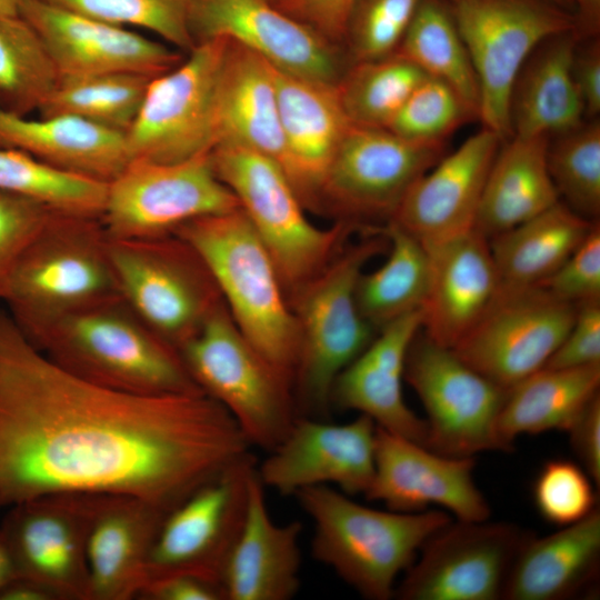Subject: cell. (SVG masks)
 Masks as SVG:
<instances>
[{
  "instance_id": "obj_1",
  "label": "cell",
  "mask_w": 600,
  "mask_h": 600,
  "mask_svg": "<svg viewBox=\"0 0 600 600\" xmlns=\"http://www.w3.org/2000/svg\"><path fill=\"white\" fill-rule=\"evenodd\" d=\"M204 392L136 394L64 370L0 308V509L51 493L126 494L168 512L250 453Z\"/></svg>"
},
{
  "instance_id": "obj_2",
  "label": "cell",
  "mask_w": 600,
  "mask_h": 600,
  "mask_svg": "<svg viewBox=\"0 0 600 600\" xmlns=\"http://www.w3.org/2000/svg\"><path fill=\"white\" fill-rule=\"evenodd\" d=\"M23 333L51 361L104 388L136 394L201 391L179 351L120 296L66 311Z\"/></svg>"
},
{
  "instance_id": "obj_3",
  "label": "cell",
  "mask_w": 600,
  "mask_h": 600,
  "mask_svg": "<svg viewBox=\"0 0 600 600\" xmlns=\"http://www.w3.org/2000/svg\"><path fill=\"white\" fill-rule=\"evenodd\" d=\"M173 233L200 254L243 337L293 387L298 323L278 268L242 209L197 218Z\"/></svg>"
},
{
  "instance_id": "obj_4",
  "label": "cell",
  "mask_w": 600,
  "mask_h": 600,
  "mask_svg": "<svg viewBox=\"0 0 600 600\" xmlns=\"http://www.w3.org/2000/svg\"><path fill=\"white\" fill-rule=\"evenodd\" d=\"M293 497L313 522V558L370 600L394 597L398 577L424 541L452 520L438 509H373L330 486L307 487Z\"/></svg>"
},
{
  "instance_id": "obj_5",
  "label": "cell",
  "mask_w": 600,
  "mask_h": 600,
  "mask_svg": "<svg viewBox=\"0 0 600 600\" xmlns=\"http://www.w3.org/2000/svg\"><path fill=\"white\" fill-rule=\"evenodd\" d=\"M387 246L380 231H370L289 294L300 333L293 376L298 416L326 419L337 377L376 337L359 311L356 288L367 262Z\"/></svg>"
},
{
  "instance_id": "obj_6",
  "label": "cell",
  "mask_w": 600,
  "mask_h": 600,
  "mask_svg": "<svg viewBox=\"0 0 600 600\" xmlns=\"http://www.w3.org/2000/svg\"><path fill=\"white\" fill-rule=\"evenodd\" d=\"M120 296L99 217L56 211L20 258L0 301L22 332Z\"/></svg>"
},
{
  "instance_id": "obj_7",
  "label": "cell",
  "mask_w": 600,
  "mask_h": 600,
  "mask_svg": "<svg viewBox=\"0 0 600 600\" xmlns=\"http://www.w3.org/2000/svg\"><path fill=\"white\" fill-rule=\"evenodd\" d=\"M218 178L236 196L240 208L270 252L287 296L321 271L366 227L337 221L316 227L278 162L238 144H219L211 151Z\"/></svg>"
},
{
  "instance_id": "obj_8",
  "label": "cell",
  "mask_w": 600,
  "mask_h": 600,
  "mask_svg": "<svg viewBox=\"0 0 600 600\" xmlns=\"http://www.w3.org/2000/svg\"><path fill=\"white\" fill-rule=\"evenodd\" d=\"M196 384L233 418L250 443L272 451L298 412L292 383L243 337L222 302L180 349Z\"/></svg>"
},
{
  "instance_id": "obj_9",
  "label": "cell",
  "mask_w": 600,
  "mask_h": 600,
  "mask_svg": "<svg viewBox=\"0 0 600 600\" xmlns=\"http://www.w3.org/2000/svg\"><path fill=\"white\" fill-rule=\"evenodd\" d=\"M109 254L122 300L178 351L223 302L200 254L176 233L109 238Z\"/></svg>"
},
{
  "instance_id": "obj_10",
  "label": "cell",
  "mask_w": 600,
  "mask_h": 600,
  "mask_svg": "<svg viewBox=\"0 0 600 600\" xmlns=\"http://www.w3.org/2000/svg\"><path fill=\"white\" fill-rule=\"evenodd\" d=\"M479 86V119L512 137L510 97L527 58L544 39L576 30L573 14L552 0H448Z\"/></svg>"
},
{
  "instance_id": "obj_11",
  "label": "cell",
  "mask_w": 600,
  "mask_h": 600,
  "mask_svg": "<svg viewBox=\"0 0 600 600\" xmlns=\"http://www.w3.org/2000/svg\"><path fill=\"white\" fill-rule=\"evenodd\" d=\"M240 208L210 151L176 162L131 159L109 182L99 219L109 238L173 233L182 224Z\"/></svg>"
},
{
  "instance_id": "obj_12",
  "label": "cell",
  "mask_w": 600,
  "mask_h": 600,
  "mask_svg": "<svg viewBox=\"0 0 600 600\" xmlns=\"http://www.w3.org/2000/svg\"><path fill=\"white\" fill-rule=\"evenodd\" d=\"M404 380L428 417L427 448L459 458L510 451L498 433V418L508 391L452 349L419 332L407 354Z\"/></svg>"
},
{
  "instance_id": "obj_13",
  "label": "cell",
  "mask_w": 600,
  "mask_h": 600,
  "mask_svg": "<svg viewBox=\"0 0 600 600\" xmlns=\"http://www.w3.org/2000/svg\"><path fill=\"white\" fill-rule=\"evenodd\" d=\"M444 153L387 128L350 123L322 182L317 210L364 226L392 218L410 187Z\"/></svg>"
},
{
  "instance_id": "obj_14",
  "label": "cell",
  "mask_w": 600,
  "mask_h": 600,
  "mask_svg": "<svg viewBox=\"0 0 600 600\" xmlns=\"http://www.w3.org/2000/svg\"><path fill=\"white\" fill-rule=\"evenodd\" d=\"M228 39L196 46L166 73L151 79L126 132L130 159L181 161L214 147V93Z\"/></svg>"
},
{
  "instance_id": "obj_15",
  "label": "cell",
  "mask_w": 600,
  "mask_h": 600,
  "mask_svg": "<svg viewBox=\"0 0 600 600\" xmlns=\"http://www.w3.org/2000/svg\"><path fill=\"white\" fill-rule=\"evenodd\" d=\"M96 493H51L7 508L0 534L14 578L44 587L54 600H90L87 541Z\"/></svg>"
},
{
  "instance_id": "obj_16",
  "label": "cell",
  "mask_w": 600,
  "mask_h": 600,
  "mask_svg": "<svg viewBox=\"0 0 600 600\" xmlns=\"http://www.w3.org/2000/svg\"><path fill=\"white\" fill-rule=\"evenodd\" d=\"M513 523L451 520L429 537L396 587L400 600H497L531 536Z\"/></svg>"
},
{
  "instance_id": "obj_17",
  "label": "cell",
  "mask_w": 600,
  "mask_h": 600,
  "mask_svg": "<svg viewBox=\"0 0 600 600\" xmlns=\"http://www.w3.org/2000/svg\"><path fill=\"white\" fill-rule=\"evenodd\" d=\"M256 469L249 453L166 516L148 560L146 587L179 573L221 584L223 567L244 521Z\"/></svg>"
},
{
  "instance_id": "obj_18",
  "label": "cell",
  "mask_w": 600,
  "mask_h": 600,
  "mask_svg": "<svg viewBox=\"0 0 600 600\" xmlns=\"http://www.w3.org/2000/svg\"><path fill=\"white\" fill-rule=\"evenodd\" d=\"M577 306L541 287L501 289L477 326L452 349L510 390L542 369L569 332Z\"/></svg>"
},
{
  "instance_id": "obj_19",
  "label": "cell",
  "mask_w": 600,
  "mask_h": 600,
  "mask_svg": "<svg viewBox=\"0 0 600 600\" xmlns=\"http://www.w3.org/2000/svg\"><path fill=\"white\" fill-rule=\"evenodd\" d=\"M194 43L223 37L274 68L337 84L352 63L336 44L280 10L270 0H188Z\"/></svg>"
},
{
  "instance_id": "obj_20",
  "label": "cell",
  "mask_w": 600,
  "mask_h": 600,
  "mask_svg": "<svg viewBox=\"0 0 600 600\" xmlns=\"http://www.w3.org/2000/svg\"><path fill=\"white\" fill-rule=\"evenodd\" d=\"M376 434L377 424L364 414L340 424L299 416L257 466L258 476L281 496L329 484L348 496H364L374 474Z\"/></svg>"
},
{
  "instance_id": "obj_21",
  "label": "cell",
  "mask_w": 600,
  "mask_h": 600,
  "mask_svg": "<svg viewBox=\"0 0 600 600\" xmlns=\"http://www.w3.org/2000/svg\"><path fill=\"white\" fill-rule=\"evenodd\" d=\"M474 457L444 456L377 426L374 474L364 497L398 512L438 506L458 520H489L490 506L474 482Z\"/></svg>"
},
{
  "instance_id": "obj_22",
  "label": "cell",
  "mask_w": 600,
  "mask_h": 600,
  "mask_svg": "<svg viewBox=\"0 0 600 600\" xmlns=\"http://www.w3.org/2000/svg\"><path fill=\"white\" fill-rule=\"evenodd\" d=\"M19 16L38 33L59 77L132 72L157 77L183 60L176 48L44 0H21Z\"/></svg>"
},
{
  "instance_id": "obj_23",
  "label": "cell",
  "mask_w": 600,
  "mask_h": 600,
  "mask_svg": "<svg viewBox=\"0 0 600 600\" xmlns=\"http://www.w3.org/2000/svg\"><path fill=\"white\" fill-rule=\"evenodd\" d=\"M502 142L486 128L470 136L410 187L388 222L424 247L473 230L484 183Z\"/></svg>"
},
{
  "instance_id": "obj_24",
  "label": "cell",
  "mask_w": 600,
  "mask_h": 600,
  "mask_svg": "<svg viewBox=\"0 0 600 600\" xmlns=\"http://www.w3.org/2000/svg\"><path fill=\"white\" fill-rule=\"evenodd\" d=\"M421 326L420 309L379 329L371 343L337 377L330 406L358 411L378 427L427 447V422L407 406L402 392L407 354Z\"/></svg>"
},
{
  "instance_id": "obj_25",
  "label": "cell",
  "mask_w": 600,
  "mask_h": 600,
  "mask_svg": "<svg viewBox=\"0 0 600 600\" xmlns=\"http://www.w3.org/2000/svg\"><path fill=\"white\" fill-rule=\"evenodd\" d=\"M426 249L430 282L421 330L433 342L453 349L497 299L500 278L489 239L476 229Z\"/></svg>"
},
{
  "instance_id": "obj_26",
  "label": "cell",
  "mask_w": 600,
  "mask_h": 600,
  "mask_svg": "<svg viewBox=\"0 0 600 600\" xmlns=\"http://www.w3.org/2000/svg\"><path fill=\"white\" fill-rule=\"evenodd\" d=\"M273 72L283 137L281 168L302 204L317 210L322 182L351 122L338 83L301 78L274 67Z\"/></svg>"
},
{
  "instance_id": "obj_27",
  "label": "cell",
  "mask_w": 600,
  "mask_h": 600,
  "mask_svg": "<svg viewBox=\"0 0 600 600\" xmlns=\"http://www.w3.org/2000/svg\"><path fill=\"white\" fill-rule=\"evenodd\" d=\"M169 512L137 497L98 494L87 541L90 600L139 599Z\"/></svg>"
},
{
  "instance_id": "obj_28",
  "label": "cell",
  "mask_w": 600,
  "mask_h": 600,
  "mask_svg": "<svg viewBox=\"0 0 600 600\" xmlns=\"http://www.w3.org/2000/svg\"><path fill=\"white\" fill-rule=\"evenodd\" d=\"M253 473L244 521L221 574L226 600H289L300 589V521L276 523Z\"/></svg>"
},
{
  "instance_id": "obj_29",
  "label": "cell",
  "mask_w": 600,
  "mask_h": 600,
  "mask_svg": "<svg viewBox=\"0 0 600 600\" xmlns=\"http://www.w3.org/2000/svg\"><path fill=\"white\" fill-rule=\"evenodd\" d=\"M213 134L214 147L242 146L281 167L283 137L273 67L229 39L216 86Z\"/></svg>"
},
{
  "instance_id": "obj_30",
  "label": "cell",
  "mask_w": 600,
  "mask_h": 600,
  "mask_svg": "<svg viewBox=\"0 0 600 600\" xmlns=\"http://www.w3.org/2000/svg\"><path fill=\"white\" fill-rule=\"evenodd\" d=\"M0 147L102 182H109L131 160L126 133L72 116L30 119L1 104Z\"/></svg>"
},
{
  "instance_id": "obj_31",
  "label": "cell",
  "mask_w": 600,
  "mask_h": 600,
  "mask_svg": "<svg viewBox=\"0 0 600 600\" xmlns=\"http://www.w3.org/2000/svg\"><path fill=\"white\" fill-rule=\"evenodd\" d=\"M600 563V511L537 538L533 533L518 551L501 599L561 600L590 588Z\"/></svg>"
},
{
  "instance_id": "obj_32",
  "label": "cell",
  "mask_w": 600,
  "mask_h": 600,
  "mask_svg": "<svg viewBox=\"0 0 600 600\" xmlns=\"http://www.w3.org/2000/svg\"><path fill=\"white\" fill-rule=\"evenodd\" d=\"M572 29L539 43L521 67L510 97L512 136H559L583 122L584 109L571 71L579 39Z\"/></svg>"
},
{
  "instance_id": "obj_33",
  "label": "cell",
  "mask_w": 600,
  "mask_h": 600,
  "mask_svg": "<svg viewBox=\"0 0 600 600\" xmlns=\"http://www.w3.org/2000/svg\"><path fill=\"white\" fill-rule=\"evenodd\" d=\"M549 140L513 134L501 143L484 183L478 232L490 239L561 201L548 169Z\"/></svg>"
},
{
  "instance_id": "obj_34",
  "label": "cell",
  "mask_w": 600,
  "mask_h": 600,
  "mask_svg": "<svg viewBox=\"0 0 600 600\" xmlns=\"http://www.w3.org/2000/svg\"><path fill=\"white\" fill-rule=\"evenodd\" d=\"M596 222L559 201L490 238L501 289H523L542 283L586 239Z\"/></svg>"
},
{
  "instance_id": "obj_35",
  "label": "cell",
  "mask_w": 600,
  "mask_h": 600,
  "mask_svg": "<svg viewBox=\"0 0 600 600\" xmlns=\"http://www.w3.org/2000/svg\"><path fill=\"white\" fill-rule=\"evenodd\" d=\"M599 386L600 364L540 369L508 390L498 418L501 441L512 451L521 434L568 431Z\"/></svg>"
},
{
  "instance_id": "obj_36",
  "label": "cell",
  "mask_w": 600,
  "mask_h": 600,
  "mask_svg": "<svg viewBox=\"0 0 600 600\" xmlns=\"http://www.w3.org/2000/svg\"><path fill=\"white\" fill-rule=\"evenodd\" d=\"M379 231L390 247L384 263L362 272L356 288L357 304L377 331L391 321L422 309L430 282V257L426 247L392 222Z\"/></svg>"
},
{
  "instance_id": "obj_37",
  "label": "cell",
  "mask_w": 600,
  "mask_h": 600,
  "mask_svg": "<svg viewBox=\"0 0 600 600\" xmlns=\"http://www.w3.org/2000/svg\"><path fill=\"white\" fill-rule=\"evenodd\" d=\"M397 51L452 87L479 119L477 76L448 0H421Z\"/></svg>"
},
{
  "instance_id": "obj_38",
  "label": "cell",
  "mask_w": 600,
  "mask_h": 600,
  "mask_svg": "<svg viewBox=\"0 0 600 600\" xmlns=\"http://www.w3.org/2000/svg\"><path fill=\"white\" fill-rule=\"evenodd\" d=\"M152 78L132 72L59 77L38 111L40 117L72 116L126 133Z\"/></svg>"
},
{
  "instance_id": "obj_39",
  "label": "cell",
  "mask_w": 600,
  "mask_h": 600,
  "mask_svg": "<svg viewBox=\"0 0 600 600\" xmlns=\"http://www.w3.org/2000/svg\"><path fill=\"white\" fill-rule=\"evenodd\" d=\"M427 77L416 63L396 51L377 60L352 62L337 86L351 123L388 128Z\"/></svg>"
},
{
  "instance_id": "obj_40",
  "label": "cell",
  "mask_w": 600,
  "mask_h": 600,
  "mask_svg": "<svg viewBox=\"0 0 600 600\" xmlns=\"http://www.w3.org/2000/svg\"><path fill=\"white\" fill-rule=\"evenodd\" d=\"M59 79L46 46L20 16H0V104L27 116L39 110Z\"/></svg>"
},
{
  "instance_id": "obj_41",
  "label": "cell",
  "mask_w": 600,
  "mask_h": 600,
  "mask_svg": "<svg viewBox=\"0 0 600 600\" xmlns=\"http://www.w3.org/2000/svg\"><path fill=\"white\" fill-rule=\"evenodd\" d=\"M0 190L38 200L57 211L99 217L107 182L52 168L0 147Z\"/></svg>"
},
{
  "instance_id": "obj_42",
  "label": "cell",
  "mask_w": 600,
  "mask_h": 600,
  "mask_svg": "<svg viewBox=\"0 0 600 600\" xmlns=\"http://www.w3.org/2000/svg\"><path fill=\"white\" fill-rule=\"evenodd\" d=\"M547 162L559 199L579 216L600 214V121L589 119L549 140Z\"/></svg>"
},
{
  "instance_id": "obj_43",
  "label": "cell",
  "mask_w": 600,
  "mask_h": 600,
  "mask_svg": "<svg viewBox=\"0 0 600 600\" xmlns=\"http://www.w3.org/2000/svg\"><path fill=\"white\" fill-rule=\"evenodd\" d=\"M104 23L151 31L179 51L196 46L188 23V0H44Z\"/></svg>"
},
{
  "instance_id": "obj_44",
  "label": "cell",
  "mask_w": 600,
  "mask_h": 600,
  "mask_svg": "<svg viewBox=\"0 0 600 600\" xmlns=\"http://www.w3.org/2000/svg\"><path fill=\"white\" fill-rule=\"evenodd\" d=\"M477 111L449 84L427 77L410 93L387 129L417 142L444 143Z\"/></svg>"
},
{
  "instance_id": "obj_45",
  "label": "cell",
  "mask_w": 600,
  "mask_h": 600,
  "mask_svg": "<svg viewBox=\"0 0 600 600\" xmlns=\"http://www.w3.org/2000/svg\"><path fill=\"white\" fill-rule=\"evenodd\" d=\"M421 0H356L349 11L343 47L351 62L394 53Z\"/></svg>"
},
{
  "instance_id": "obj_46",
  "label": "cell",
  "mask_w": 600,
  "mask_h": 600,
  "mask_svg": "<svg viewBox=\"0 0 600 600\" xmlns=\"http://www.w3.org/2000/svg\"><path fill=\"white\" fill-rule=\"evenodd\" d=\"M592 481L579 463L551 459L534 480V506L549 523L559 527L576 523L597 508Z\"/></svg>"
},
{
  "instance_id": "obj_47",
  "label": "cell",
  "mask_w": 600,
  "mask_h": 600,
  "mask_svg": "<svg viewBox=\"0 0 600 600\" xmlns=\"http://www.w3.org/2000/svg\"><path fill=\"white\" fill-rule=\"evenodd\" d=\"M56 211L32 198L0 190V298L20 258Z\"/></svg>"
},
{
  "instance_id": "obj_48",
  "label": "cell",
  "mask_w": 600,
  "mask_h": 600,
  "mask_svg": "<svg viewBox=\"0 0 600 600\" xmlns=\"http://www.w3.org/2000/svg\"><path fill=\"white\" fill-rule=\"evenodd\" d=\"M537 287L576 306L600 300L599 221L559 269Z\"/></svg>"
},
{
  "instance_id": "obj_49",
  "label": "cell",
  "mask_w": 600,
  "mask_h": 600,
  "mask_svg": "<svg viewBox=\"0 0 600 600\" xmlns=\"http://www.w3.org/2000/svg\"><path fill=\"white\" fill-rule=\"evenodd\" d=\"M600 364V300L577 304L573 323L543 368Z\"/></svg>"
},
{
  "instance_id": "obj_50",
  "label": "cell",
  "mask_w": 600,
  "mask_h": 600,
  "mask_svg": "<svg viewBox=\"0 0 600 600\" xmlns=\"http://www.w3.org/2000/svg\"><path fill=\"white\" fill-rule=\"evenodd\" d=\"M356 0H277L280 10L343 47L349 11Z\"/></svg>"
},
{
  "instance_id": "obj_51",
  "label": "cell",
  "mask_w": 600,
  "mask_h": 600,
  "mask_svg": "<svg viewBox=\"0 0 600 600\" xmlns=\"http://www.w3.org/2000/svg\"><path fill=\"white\" fill-rule=\"evenodd\" d=\"M571 71L581 98L584 118L600 113V41L599 37L580 38L576 44Z\"/></svg>"
},
{
  "instance_id": "obj_52",
  "label": "cell",
  "mask_w": 600,
  "mask_h": 600,
  "mask_svg": "<svg viewBox=\"0 0 600 600\" xmlns=\"http://www.w3.org/2000/svg\"><path fill=\"white\" fill-rule=\"evenodd\" d=\"M579 464L600 483V396L597 394L568 430Z\"/></svg>"
},
{
  "instance_id": "obj_53",
  "label": "cell",
  "mask_w": 600,
  "mask_h": 600,
  "mask_svg": "<svg viewBox=\"0 0 600 600\" xmlns=\"http://www.w3.org/2000/svg\"><path fill=\"white\" fill-rule=\"evenodd\" d=\"M139 599L143 600H226L222 586L199 576L179 573L150 582Z\"/></svg>"
},
{
  "instance_id": "obj_54",
  "label": "cell",
  "mask_w": 600,
  "mask_h": 600,
  "mask_svg": "<svg viewBox=\"0 0 600 600\" xmlns=\"http://www.w3.org/2000/svg\"><path fill=\"white\" fill-rule=\"evenodd\" d=\"M573 9L576 31L582 38L598 37L600 31V0H564Z\"/></svg>"
},
{
  "instance_id": "obj_55",
  "label": "cell",
  "mask_w": 600,
  "mask_h": 600,
  "mask_svg": "<svg viewBox=\"0 0 600 600\" xmlns=\"http://www.w3.org/2000/svg\"><path fill=\"white\" fill-rule=\"evenodd\" d=\"M0 600H54L42 586L27 579L13 578L0 590Z\"/></svg>"
},
{
  "instance_id": "obj_56",
  "label": "cell",
  "mask_w": 600,
  "mask_h": 600,
  "mask_svg": "<svg viewBox=\"0 0 600 600\" xmlns=\"http://www.w3.org/2000/svg\"><path fill=\"white\" fill-rule=\"evenodd\" d=\"M14 578L13 566L0 534V590Z\"/></svg>"
},
{
  "instance_id": "obj_57",
  "label": "cell",
  "mask_w": 600,
  "mask_h": 600,
  "mask_svg": "<svg viewBox=\"0 0 600 600\" xmlns=\"http://www.w3.org/2000/svg\"><path fill=\"white\" fill-rule=\"evenodd\" d=\"M21 0H0V16H19Z\"/></svg>"
},
{
  "instance_id": "obj_58",
  "label": "cell",
  "mask_w": 600,
  "mask_h": 600,
  "mask_svg": "<svg viewBox=\"0 0 600 600\" xmlns=\"http://www.w3.org/2000/svg\"><path fill=\"white\" fill-rule=\"evenodd\" d=\"M554 2H557L558 4H560L561 7L568 9V4L564 0H552Z\"/></svg>"
},
{
  "instance_id": "obj_59",
  "label": "cell",
  "mask_w": 600,
  "mask_h": 600,
  "mask_svg": "<svg viewBox=\"0 0 600 600\" xmlns=\"http://www.w3.org/2000/svg\"><path fill=\"white\" fill-rule=\"evenodd\" d=\"M270 1L276 2L277 0H270Z\"/></svg>"
}]
</instances>
